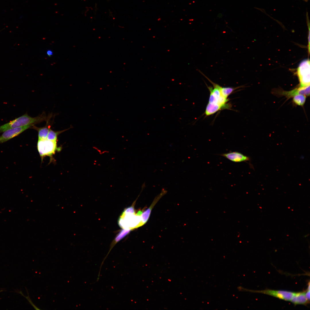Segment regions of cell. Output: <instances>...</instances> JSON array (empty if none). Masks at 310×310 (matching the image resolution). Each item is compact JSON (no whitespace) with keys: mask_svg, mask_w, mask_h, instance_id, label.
Returning <instances> with one entry per match:
<instances>
[{"mask_svg":"<svg viewBox=\"0 0 310 310\" xmlns=\"http://www.w3.org/2000/svg\"><path fill=\"white\" fill-rule=\"evenodd\" d=\"M50 117H47L44 113L34 117L29 116L27 113L25 114L0 126V133L3 132L11 128L28 125H34L35 124L40 123L43 121H46Z\"/></svg>","mask_w":310,"mask_h":310,"instance_id":"1","label":"cell"},{"mask_svg":"<svg viewBox=\"0 0 310 310\" xmlns=\"http://www.w3.org/2000/svg\"><path fill=\"white\" fill-rule=\"evenodd\" d=\"M37 147L42 161L46 156H49L50 162L53 160V156L57 151H60L61 147H58L57 142L49 140L47 139L38 140Z\"/></svg>","mask_w":310,"mask_h":310,"instance_id":"2","label":"cell"},{"mask_svg":"<svg viewBox=\"0 0 310 310\" xmlns=\"http://www.w3.org/2000/svg\"><path fill=\"white\" fill-rule=\"evenodd\" d=\"M143 211H138L135 214H122L118 221L119 226L122 229L132 230L139 227Z\"/></svg>","mask_w":310,"mask_h":310,"instance_id":"3","label":"cell"},{"mask_svg":"<svg viewBox=\"0 0 310 310\" xmlns=\"http://www.w3.org/2000/svg\"><path fill=\"white\" fill-rule=\"evenodd\" d=\"M297 73L300 83V86L310 85V65L308 59L303 60L299 64Z\"/></svg>","mask_w":310,"mask_h":310,"instance_id":"4","label":"cell"},{"mask_svg":"<svg viewBox=\"0 0 310 310\" xmlns=\"http://www.w3.org/2000/svg\"><path fill=\"white\" fill-rule=\"evenodd\" d=\"M272 93L277 96H285L287 99L292 98L295 95L301 94L306 96L310 95V85L300 86L289 91H286L281 89L274 90Z\"/></svg>","mask_w":310,"mask_h":310,"instance_id":"5","label":"cell"},{"mask_svg":"<svg viewBox=\"0 0 310 310\" xmlns=\"http://www.w3.org/2000/svg\"><path fill=\"white\" fill-rule=\"evenodd\" d=\"M252 292L261 293L286 301H290L295 295V292L285 290H274L266 289L262 290H249Z\"/></svg>","mask_w":310,"mask_h":310,"instance_id":"6","label":"cell"},{"mask_svg":"<svg viewBox=\"0 0 310 310\" xmlns=\"http://www.w3.org/2000/svg\"><path fill=\"white\" fill-rule=\"evenodd\" d=\"M33 126L26 125L11 128L5 131L0 136V144L5 142L19 135L25 130L32 127Z\"/></svg>","mask_w":310,"mask_h":310,"instance_id":"7","label":"cell"},{"mask_svg":"<svg viewBox=\"0 0 310 310\" xmlns=\"http://www.w3.org/2000/svg\"><path fill=\"white\" fill-rule=\"evenodd\" d=\"M220 155L235 162H247L250 160L249 157L236 151L230 152L228 153L222 154Z\"/></svg>","mask_w":310,"mask_h":310,"instance_id":"8","label":"cell"},{"mask_svg":"<svg viewBox=\"0 0 310 310\" xmlns=\"http://www.w3.org/2000/svg\"><path fill=\"white\" fill-rule=\"evenodd\" d=\"M167 191L162 189L161 193L154 199L153 202L149 207L144 211H143L141 216V220L140 226L144 224L148 221L150 217L151 212L154 206L160 199L166 193Z\"/></svg>","mask_w":310,"mask_h":310,"instance_id":"9","label":"cell"},{"mask_svg":"<svg viewBox=\"0 0 310 310\" xmlns=\"http://www.w3.org/2000/svg\"><path fill=\"white\" fill-rule=\"evenodd\" d=\"M50 118V117L46 121V124L43 127H38L34 125L32 126V128L36 130L38 132V140L47 139L48 132L50 129V126L49 123Z\"/></svg>","mask_w":310,"mask_h":310,"instance_id":"10","label":"cell"},{"mask_svg":"<svg viewBox=\"0 0 310 310\" xmlns=\"http://www.w3.org/2000/svg\"><path fill=\"white\" fill-rule=\"evenodd\" d=\"M305 295V291L296 292L290 302L295 305H305L309 302Z\"/></svg>","mask_w":310,"mask_h":310,"instance_id":"11","label":"cell"},{"mask_svg":"<svg viewBox=\"0 0 310 310\" xmlns=\"http://www.w3.org/2000/svg\"><path fill=\"white\" fill-rule=\"evenodd\" d=\"M222 107L217 104L208 103L206 106L205 113L206 116L213 115L219 110H223Z\"/></svg>","mask_w":310,"mask_h":310,"instance_id":"12","label":"cell"},{"mask_svg":"<svg viewBox=\"0 0 310 310\" xmlns=\"http://www.w3.org/2000/svg\"><path fill=\"white\" fill-rule=\"evenodd\" d=\"M306 97L303 94L296 95L292 98V102L296 105L303 106L305 102Z\"/></svg>","mask_w":310,"mask_h":310,"instance_id":"13","label":"cell"},{"mask_svg":"<svg viewBox=\"0 0 310 310\" xmlns=\"http://www.w3.org/2000/svg\"><path fill=\"white\" fill-rule=\"evenodd\" d=\"M68 129H69L61 131H56L52 130L50 128L48 132L46 139L51 141L57 142L58 136L60 134Z\"/></svg>","mask_w":310,"mask_h":310,"instance_id":"14","label":"cell"},{"mask_svg":"<svg viewBox=\"0 0 310 310\" xmlns=\"http://www.w3.org/2000/svg\"><path fill=\"white\" fill-rule=\"evenodd\" d=\"M241 87L233 88L231 87H222L221 86L220 91L222 95L226 98H228V96L235 90Z\"/></svg>","mask_w":310,"mask_h":310,"instance_id":"15","label":"cell"},{"mask_svg":"<svg viewBox=\"0 0 310 310\" xmlns=\"http://www.w3.org/2000/svg\"><path fill=\"white\" fill-rule=\"evenodd\" d=\"M135 202H134L133 203V204L131 206L125 209L122 213L124 214H135L136 213L134 207Z\"/></svg>","mask_w":310,"mask_h":310,"instance_id":"16","label":"cell"},{"mask_svg":"<svg viewBox=\"0 0 310 310\" xmlns=\"http://www.w3.org/2000/svg\"><path fill=\"white\" fill-rule=\"evenodd\" d=\"M26 291H27V293H28V296H27L25 297V296H24V295L23 294L22 292V291H18V292H18V293L20 294L22 296H23L25 298H26V299L28 301V302L30 303L34 307V308L35 309H36V310H40V309H39L38 307H36L33 303L31 299H30V297H29V293H28V291L27 289V288H26Z\"/></svg>","mask_w":310,"mask_h":310,"instance_id":"17","label":"cell"},{"mask_svg":"<svg viewBox=\"0 0 310 310\" xmlns=\"http://www.w3.org/2000/svg\"><path fill=\"white\" fill-rule=\"evenodd\" d=\"M47 55L50 57L52 55L53 52L49 50L47 51Z\"/></svg>","mask_w":310,"mask_h":310,"instance_id":"18","label":"cell"},{"mask_svg":"<svg viewBox=\"0 0 310 310\" xmlns=\"http://www.w3.org/2000/svg\"></svg>","mask_w":310,"mask_h":310,"instance_id":"19","label":"cell"}]
</instances>
